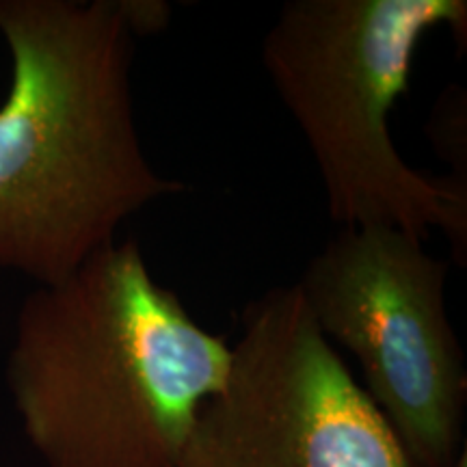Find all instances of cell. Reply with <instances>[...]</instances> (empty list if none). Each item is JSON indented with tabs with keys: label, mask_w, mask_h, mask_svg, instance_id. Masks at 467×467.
<instances>
[{
	"label": "cell",
	"mask_w": 467,
	"mask_h": 467,
	"mask_svg": "<svg viewBox=\"0 0 467 467\" xmlns=\"http://www.w3.org/2000/svg\"><path fill=\"white\" fill-rule=\"evenodd\" d=\"M0 268L55 285L184 182L156 171L139 139L121 0H0Z\"/></svg>",
	"instance_id": "6da1fadb"
},
{
	"label": "cell",
	"mask_w": 467,
	"mask_h": 467,
	"mask_svg": "<svg viewBox=\"0 0 467 467\" xmlns=\"http://www.w3.org/2000/svg\"><path fill=\"white\" fill-rule=\"evenodd\" d=\"M230 361L128 238L22 301L5 375L46 467H180Z\"/></svg>",
	"instance_id": "7a4b0ae2"
},
{
	"label": "cell",
	"mask_w": 467,
	"mask_h": 467,
	"mask_svg": "<svg viewBox=\"0 0 467 467\" xmlns=\"http://www.w3.org/2000/svg\"><path fill=\"white\" fill-rule=\"evenodd\" d=\"M440 26L465 42L467 3L290 0L262 42V63L306 137L336 223L388 225L422 243L437 227L465 265V180L407 165L389 134L418 46Z\"/></svg>",
	"instance_id": "3957f363"
},
{
	"label": "cell",
	"mask_w": 467,
	"mask_h": 467,
	"mask_svg": "<svg viewBox=\"0 0 467 467\" xmlns=\"http://www.w3.org/2000/svg\"><path fill=\"white\" fill-rule=\"evenodd\" d=\"M448 265L388 225L342 227L295 284L331 347L361 368L370 396L418 467L465 452L467 368L446 309Z\"/></svg>",
	"instance_id": "277c9868"
},
{
	"label": "cell",
	"mask_w": 467,
	"mask_h": 467,
	"mask_svg": "<svg viewBox=\"0 0 467 467\" xmlns=\"http://www.w3.org/2000/svg\"><path fill=\"white\" fill-rule=\"evenodd\" d=\"M241 329L180 467H418L296 285L247 303Z\"/></svg>",
	"instance_id": "5b68a950"
},
{
	"label": "cell",
	"mask_w": 467,
	"mask_h": 467,
	"mask_svg": "<svg viewBox=\"0 0 467 467\" xmlns=\"http://www.w3.org/2000/svg\"><path fill=\"white\" fill-rule=\"evenodd\" d=\"M429 132L433 134L435 148L454 169L465 173V96L457 87H451L440 98V109L433 110Z\"/></svg>",
	"instance_id": "8992f818"
},
{
	"label": "cell",
	"mask_w": 467,
	"mask_h": 467,
	"mask_svg": "<svg viewBox=\"0 0 467 467\" xmlns=\"http://www.w3.org/2000/svg\"><path fill=\"white\" fill-rule=\"evenodd\" d=\"M121 5H124L128 25L137 37L165 28L169 14H171L167 3H154V0H139V3L137 0H121Z\"/></svg>",
	"instance_id": "52a82bcc"
}]
</instances>
